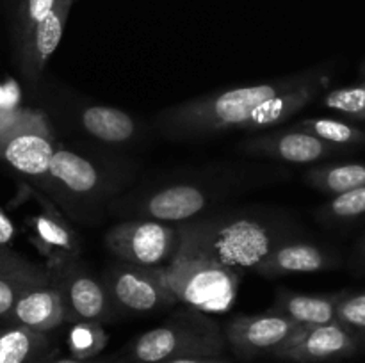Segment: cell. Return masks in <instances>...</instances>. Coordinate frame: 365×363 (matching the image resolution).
<instances>
[{"label": "cell", "mask_w": 365, "mask_h": 363, "mask_svg": "<svg viewBox=\"0 0 365 363\" xmlns=\"http://www.w3.org/2000/svg\"><path fill=\"white\" fill-rule=\"evenodd\" d=\"M178 228V248L216 260L242 276L248 270L255 273L278 244L296 238L299 230L285 216L262 210L207 214Z\"/></svg>", "instance_id": "1"}, {"label": "cell", "mask_w": 365, "mask_h": 363, "mask_svg": "<svg viewBox=\"0 0 365 363\" xmlns=\"http://www.w3.org/2000/svg\"><path fill=\"white\" fill-rule=\"evenodd\" d=\"M310 70L250 85L223 89L168 107L155 117L160 135L173 141L203 139L230 130H242L252 110L266 100L289 91L309 77Z\"/></svg>", "instance_id": "2"}, {"label": "cell", "mask_w": 365, "mask_h": 363, "mask_svg": "<svg viewBox=\"0 0 365 363\" xmlns=\"http://www.w3.org/2000/svg\"><path fill=\"white\" fill-rule=\"evenodd\" d=\"M127 164H116L96 153L57 144L50 164L48 198L75 223L89 224L110 206L128 184Z\"/></svg>", "instance_id": "3"}, {"label": "cell", "mask_w": 365, "mask_h": 363, "mask_svg": "<svg viewBox=\"0 0 365 363\" xmlns=\"http://www.w3.org/2000/svg\"><path fill=\"white\" fill-rule=\"evenodd\" d=\"M246 184H253V177L242 173L171 180L120 196L109 210L125 219L182 224L210 214Z\"/></svg>", "instance_id": "4"}, {"label": "cell", "mask_w": 365, "mask_h": 363, "mask_svg": "<svg viewBox=\"0 0 365 363\" xmlns=\"http://www.w3.org/2000/svg\"><path fill=\"white\" fill-rule=\"evenodd\" d=\"M220 324L191 306L175 310L163 324L138 335L128 345L127 363H160L191 356H220L225 351Z\"/></svg>", "instance_id": "5"}, {"label": "cell", "mask_w": 365, "mask_h": 363, "mask_svg": "<svg viewBox=\"0 0 365 363\" xmlns=\"http://www.w3.org/2000/svg\"><path fill=\"white\" fill-rule=\"evenodd\" d=\"M168 287L178 302L203 313H225L232 308L242 274L200 253L178 248L175 258L163 267Z\"/></svg>", "instance_id": "6"}, {"label": "cell", "mask_w": 365, "mask_h": 363, "mask_svg": "<svg viewBox=\"0 0 365 363\" xmlns=\"http://www.w3.org/2000/svg\"><path fill=\"white\" fill-rule=\"evenodd\" d=\"M56 149L50 123L38 110L18 109L14 120L0 132V160L45 196Z\"/></svg>", "instance_id": "7"}, {"label": "cell", "mask_w": 365, "mask_h": 363, "mask_svg": "<svg viewBox=\"0 0 365 363\" xmlns=\"http://www.w3.org/2000/svg\"><path fill=\"white\" fill-rule=\"evenodd\" d=\"M100 278L118 313L148 315L178 305V299L168 287L163 269L134 265L114 258L103 267Z\"/></svg>", "instance_id": "8"}, {"label": "cell", "mask_w": 365, "mask_h": 363, "mask_svg": "<svg viewBox=\"0 0 365 363\" xmlns=\"http://www.w3.org/2000/svg\"><path fill=\"white\" fill-rule=\"evenodd\" d=\"M103 242L116 260L163 269L177 255L180 228L153 219H123L107 230Z\"/></svg>", "instance_id": "9"}, {"label": "cell", "mask_w": 365, "mask_h": 363, "mask_svg": "<svg viewBox=\"0 0 365 363\" xmlns=\"http://www.w3.org/2000/svg\"><path fill=\"white\" fill-rule=\"evenodd\" d=\"M46 269L63 298L66 322L107 324L116 319L118 310L102 278L95 276L81 256H68L59 262L46 263Z\"/></svg>", "instance_id": "10"}, {"label": "cell", "mask_w": 365, "mask_h": 363, "mask_svg": "<svg viewBox=\"0 0 365 363\" xmlns=\"http://www.w3.org/2000/svg\"><path fill=\"white\" fill-rule=\"evenodd\" d=\"M245 155L287 164H317L348 155V149L330 144L296 127L253 135L239 146Z\"/></svg>", "instance_id": "11"}, {"label": "cell", "mask_w": 365, "mask_h": 363, "mask_svg": "<svg viewBox=\"0 0 365 363\" xmlns=\"http://www.w3.org/2000/svg\"><path fill=\"white\" fill-rule=\"evenodd\" d=\"M303 326L271 310L255 315L232 317L223 327L225 340L239 358H255L260 354H273L280 345L291 340Z\"/></svg>", "instance_id": "12"}, {"label": "cell", "mask_w": 365, "mask_h": 363, "mask_svg": "<svg viewBox=\"0 0 365 363\" xmlns=\"http://www.w3.org/2000/svg\"><path fill=\"white\" fill-rule=\"evenodd\" d=\"M360 351H364L360 342L335 320L323 326L303 327L273 356L298 363H331L351 358Z\"/></svg>", "instance_id": "13"}, {"label": "cell", "mask_w": 365, "mask_h": 363, "mask_svg": "<svg viewBox=\"0 0 365 363\" xmlns=\"http://www.w3.org/2000/svg\"><path fill=\"white\" fill-rule=\"evenodd\" d=\"M331 73H334V70L330 66L310 68L309 77L302 84L289 89V91L280 93V95L273 96V98L266 100L259 107H255L248 120H246L242 130H266V128L277 127V125H282L287 120H291L292 116L305 110L310 103L319 100L328 91L331 82Z\"/></svg>", "instance_id": "14"}, {"label": "cell", "mask_w": 365, "mask_h": 363, "mask_svg": "<svg viewBox=\"0 0 365 363\" xmlns=\"http://www.w3.org/2000/svg\"><path fill=\"white\" fill-rule=\"evenodd\" d=\"M34 196L43 203V212L31 216L25 224L29 230V242L46 258V263L59 262L68 256H81L82 241L70 221L53 205L52 199L36 191Z\"/></svg>", "instance_id": "15"}, {"label": "cell", "mask_w": 365, "mask_h": 363, "mask_svg": "<svg viewBox=\"0 0 365 363\" xmlns=\"http://www.w3.org/2000/svg\"><path fill=\"white\" fill-rule=\"evenodd\" d=\"M341 265L342 256L335 249L296 237L278 244L257 267L255 273L267 280H273L287 274L334 270Z\"/></svg>", "instance_id": "16"}, {"label": "cell", "mask_w": 365, "mask_h": 363, "mask_svg": "<svg viewBox=\"0 0 365 363\" xmlns=\"http://www.w3.org/2000/svg\"><path fill=\"white\" fill-rule=\"evenodd\" d=\"M71 110L77 130L98 144L128 146L141 137V123L123 109L77 102Z\"/></svg>", "instance_id": "17"}, {"label": "cell", "mask_w": 365, "mask_h": 363, "mask_svg": "<svg viewBox=\"0 0 365 363\" xmlns=\"http://www.w3.org/2000/svg\"><path fill=\"white\" fill-rule=\"evenodd\" d=\"M73 0H56L48 14L39 21L24 45L18 48V64L25 80L36 84L41 78L50 57L59 46Z\"/></svg>", "instance_id": "18"}, {"label": "cell", "mask_w": 365, "mask_h": 363, "mask_svg": "<svg viewBox=\"0 0 365 363\" xmlns=\"http://www.w3.org/2000/svg\"><path fill=\"white\" fill-rule=\"evenodd\" d=\"M6 322L25 326L39 333H50L66 324L64 302L56 281L52 280V274L20 295Z\"/></svg>", "instance_id": "19"}, {"label": "cell", "mask_w": 365, "mask_h": 363, "mask_svg": "<svg viewBox=\"0 0 365 363\" xmlns=\"http://www.w3.org/2000/svg\"><path fill=\"white\" fill-rule=\"evenodd\" d=\"M339 294L341 292L305 294V292L278 287L269 310L294 320L296 324L303 327L323 326V324H330L337 320L335 308H337Z\"/></svg>", "instance_id": "20"}, {"label": "cell", "mask_w": 365, "mask_h": 363, "mask_svg": "<svg viewBox=\"0 0 365 363\" xmlns=\"http://www.w3.org/2000/svg\"><path fill=\"white\" fill-rule=\"evenodd\" d=\"M305 182L324 196H339L365 185V162L317 164L305 171Z\"/></svg>", "instance_id": "21"}, {"label": "cell", "mask_w": 365, "mask_h": 363, "mask_svg": "<svg viewBox=\"0 0 365 363\" xmlns=\"http://www.w3.org/2000/svg\"><path fill=\"white\" fill-rule=\"evenodd\" d=\"M46 335L18 324L0 327V363H36L50 352Z\"/></svg>", "instance_id": "22"}, {"label": "cell", "mask_w": 365, "mask_h": 363, "mask_svg": "<svg viewBox=\"0 0 365 363\" xmlns=\"http://www.w3.org/2000/svg\"><path fill=\"white\" fill-rule=\"evenodd\" d=\"M292 127L316 135L339 148L351 149L365 144V128L359 127L356 121L337 120V117H303Z\"/></svg>", "instance_id": "23"}, {"label": "cell", "mask_w": 365, "mask_h": 363, "mask_svg": "<svg viewBox=\"0 0 365 363\" xmlns=\"http://www.w3.org/2000/svg\"><path fill=\"white\" fill-rule=\"evenodd\" d=\"M316 219L324 226L349 228L365 221V185L344 194L331 196L317 209Z\"/></svg>", "instance_id": "24"}, {"label": "cell", "mask_w": 365, "mask_h": 363, "mask_svg": "<svg viewBox=\"0 0 365 363\" xmlns=\"http://www.w3.org/2000/svg\"><path fill=\"white\" fill-rule=\"evenodd\" d=\"M48 276L50 273L46 265H39V263H32L31 267L13 270V273L0 274V319H9L20 295L32 285L46 280Z\"/></svg>", "instance_id": "25"}, {"label": "cell", "mask_w": 365, "mask_h": 363, "mask_svg": "<svg viewBox=\"0 0 365 363\" xmlns=\"http://www.w3.org/2000/svg\"><path fill=\"white\" fill-rule=\"evenodd\" d=\"M321 105L351 121L365 123V59L360 64L359 80L346 88L327 91L321 96Z\"/></svg>", "instance_id": "26"}, {"label": "cell", "mask_w": 365, "mask_h": 363, "mask_svg": "<svg viewBox=\"0 0 365 363\" xmlns=\"http://www.w3.org/2000/svg\"><path fill=\"white\" fill-rule=\"evenodd\" d=\"M335 312L337 322H341L365 349V290H341Z\"/></svg>", "instance_id": "27"}, {"label": "cell", "mask_w": 365, "mask_h": 363, "mask_svg": "<svg viewBox=\"0 0 365 363\" xmlns=\"http://www.w3.org/2000/svg\"><path fill=\"white\" fill-rule=\"evenodd\" d=\"M103 324L96 322H77L73 324L68 337L70 354L75 358L91 359L103 351L107 344V335Z\"/></svg>", "instance_id": "28"}, {"label": "cell", "mask_w": 365, "mask_h": 363, "mask_svg": "<svg viewBox=\"0 0 365 363\" xmlns=\"http://www.w3.org/2000/svg\"><path fill=\"white\" fill-rule=\"evenodd\" d=\"M53 6H56V0H21L16 14V27H14L16 48L24 45L36 25L52 11Z\"/></svg>", "instance_id": "29"}, {"label": "cell", "mask_w": 365, "mask_h": 363, "mask_svg": "<svg viewBox=\"0 0 365 363\" xmlns=\"http://www.w3.org/2000/svg\"><path fill=\"white\" fill-rule=\"evenodd\" d=\"M32 263L34 262L24 258V256L14 253L11 248H2V246H0V274L13 273V270H18V269H25V267H31Z\"/></svg>", "instance_id": "30"}, {"label": "cell", "mask_w": 365, "mask_h": 363, "mask_svg": "<svg viewBox=\"0 0 365 363\" xmlns=\"http://www.w3.org/2000/svg\"><path fill=\"white\" fill-rule=\"evenodd\" d=\"M14 237H16V226L6 214V210L0 209V246L9 248L14 242Z\"/></svg>", "instance_id": "31"}, {"label": "cell", "mask_w": 365, "mask_h": 363, "mask_svg": "<svg viewBox=\"0 0 365 363\" xmlns=\"http://www.w3.org/2000/svg\"><path fill=\"white\" fill-rule=\"evenodd\" d=\"M36 363H127V362H107V359H82V358H75V356H61L56 354V352H48V354L43 356L41 359H38Z\"/></svg>", "instance_id": "32"}, {"label": "cell", "mask_w": 365, "mask_h": 363, "mask_svg": "<svg viewBox=\"0 0 365 363\" xmlns=\"http://www.w3.org/2000/svg\"><path fill=\"white\" fill-rule=\"evenodd\" d=\"M160 363H230L228 359L220 358V356H191V358H177L168 359Z\"/></svg>", "instance_id": "33"}, {"label": "cell", "mask_w": 365, "mask_h": 363, "mask_svg": "<svg viewBox=\"0 0 365 363\" xmlns=\"http://www.w3.org/2000/svg\"><path fill=\"white\" fill-rule=\"evenodd\" d=\"M16 110H18V109H13V110H0V132H2L4 128H6L7 125H9L11 121L14 120V116H16Z\"/></svg>", "instance_id": "34"}, {"label": "cell", "mask_w": 365, "mask_h": 363, "mask_svg": "<svg viewBox=\"0 0 365 363\" xmlns=\"http://www.w3.org/2000/svg\"><path fill=\"white\" fill-rule=\"evenodd\" d=\"M359 256H360V260H362V263L365 265V235H364L362 241H360V246H359Z\"/></svg>", "instance_id": "35"}]
</instances>
